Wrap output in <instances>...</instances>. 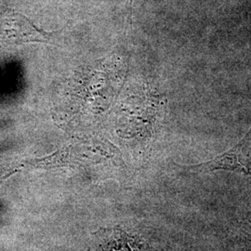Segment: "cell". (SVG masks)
<instances>
[{
  "label": "cell",
  "instance_id": "1",
  "mask_svg": "<svg viewBox=\"0 0 251 251\" xmlns=\"http://www.w3.org/2000/svg\"><path fill=\"white\" fill-rule=\"evenodd\" d=\"M55 33L39 28L22 13L0 11V44L22 45L26 43H50Z\"/></svg>",
  "mask_w": 251,
  "mask_h": 251
},
{
  "label": "cell",
  "instance_id": "4",
  "mask_svg": "<svg viewBox=\"0 0 251 251\" xmlns=\"http://www.w3.org/2000/svg\"><path fill=\"white\" fill-rule=\"evenodd\" d=\"M132 3H133V0H128L127 1V5H128V10L131 12V9H132Z\"/></svg>",
  "mask_w": 251,
  "mask_h": 251
},
{
  "label": "cell",
  "instance_id": "2",
  "mask_svg": "<svg viewBox=\"0 0 251 251\" xmlns=\"http://www.w3.org/2000/svg\"><path fill=\"white\" fill-rule=\"evenodd\" d=\"M190 172L209 173L233 171L251 177V127L237 144L209 161L186 167Z\"/></svg>",
  "mask_w": 251,
  "mask_h": 251
},
{
  "label": "cell",
  "instance_id": "3",
  "mask_svg": "<svg viewBox=\"0 0 251 251\" xmlns=\"http://www.w3.org/2000/svg\"><path fill=\"white\" fill-rule=\"evenodd\" d=\"M74 148L69 146L62 150H59L52 154L39 159H33L27 161V165L36 169H45V168H57L70 166L76 162V158L74 157L75 154Z\"/></svg>",
  "mask_w": 251,
  "mask_h": 251
}]
</instances>
